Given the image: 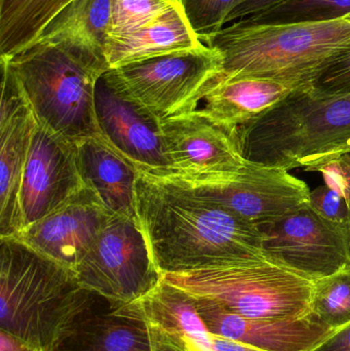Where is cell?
Segmentation results:
<instances>
[{
	"mask_svg": "<svg viewBox=\"0 0 350 351\" xmlns=\"http://www.w3.org/2000/svg\"><path fill=\"white\" fill-rule=\"evenodd\" d=\"M136 206L162 274L266 255L256 225L190 190L140 171Z\"/></svg>",
	"mask_w": 350,
	"mask_h": 351,
	"instance_id": "6da1fadb",
	"label": "cell"
},
{
	"mask_svg": "<svg viewBox=\"0 0 350 351\" xmlns=\"http://www.w3.org/2000/svg\"><path fill=\"white\" fill-rule=\"evenodd\" d=\"M349 43L347 20L267 26L238 21L205 40L222 57V72L214 84L258 77L299 86L312 84Z\"/></svg>",
	"mask_w": 350,
	"mask_h": 351,
	"instance_id": "7a4b0ae2",
	"label": "cell"
},
{
	"mask_svg": "<svg viewBox=\"0 0 350 351\" xmlns=\"http://www.w3.org/2000/svg\"><path fill=\"white\" fill-rule=\"evenodd\" d=\"M6 59L39 125L74 142L100 136L95 94L107 62L39 40Z\"/></svg>",
	"mask_w": 350,
	"mask_h": 351,
	"instance_id": "3957f363",
	"label": "cell"
},
{
	"mask_svg": "<svg viewBox=\"0 0 350 351\" xmlns=\"http://www.w3.org/2000/svg\"><path fill=\"white\" fill-rule=\"evenodd\" d=\"M242 156L291 171L305 160L350 144V94L300 86L234 136Z\"/></svg>",
	"mask_w": 350,
	"mask_h": 351,
	"instance_id": "277c9868",
	"label": "cell"
},
{
	"mask_svg": "<svg viewBox=\"0 0 350 351\" xmlns=\"http://www.w3.org/2000/svg\"><path fill=\"white\" fill-rule=\"evenodd\" d=\"M0 330L47 350L84 293L73 270L14 237H2Z\"/></svg>",
	"mask_w": 350,
	"mask_h": 351,
	"instance_id": "5b68a950",
	"label": "cell"
},
{
	"mask_svg": "<svg viewBox=\"0 0 350 351\" xmlns=\"http://www.w3.org/2000/svg\"><path fill=\"white\" fill-rule=\"evenodd\" d=\"M164 280L242 317L263 319H299L310 315L314 284L267 254L192 271L164 274Z\"/></svg>",
	"mask_w": 350,
	"mask_h": 351,
	"instance_id": "8992f818",
	"label": "cell"
},
{
	"mask_svg": "<svg viewBox=\"0 0 350 351\" xmlns=\"http://www.w3.org/2000/svg\"><path fill=\"white\" fill-rule=\"evenodd\" d=\"M221 72V55L203 43L113 68L104 76L162 123L197 110Z\"/></svg>",
	"mask_w": 350,
	"mask_h": 351,
	"instance_id": "52a82bcc",
	"label": "cell"
},
{
	"mask_svg": "<svg viewBox=\"0 0 350 351\" xmlns=\"http://www.w3.org/2000/svg\"><path fill=\"white\" fill-rule=\"evenodd\" d=\"M150 175L216 202L258 228L310 204L305 182L289 171L250 160L238 173L189 175L164 171Z\"/></svg>",
	"mask_w": 350,
	"mask_h": 351,
	"instance_id": "ba28073f",
	"label": "cell"
},
{
	"mask_svg": "<svg viewBox=\"0 0 350 351\" xmlns=\"http://www.w3.org/2000/svg\"><path fill=\"white\" fill-rule=\"evenodd\" d=\"M80 286L121 302L141 300L164 278L139 219L111 217L74 269Z\"/></svg>",
	"mask_w": 350,
	"mask_h": 351,
	"instance_id": "9c48e42d",
	"label": "cell"
},
{
	"mask_svg": "<svg viewBox=\"0 0 350 351\" xmlns=\"http://www.w3.org/2000/svg\"><path fill=\"white\" fill-rule=\"evenodd\" d=\"M259 229L267 255L314 282L350 267V219L326 218L310 204Z\"/></svg>",
	"mask_w": 350,
	"mask_h": 351,
	"instance_id": "30bf717a",
	"label": "cell"
},
{
	"mask_svg": "<svg viewBox=\"0 0 350 351\" xmlns=\"http://www.w3.org/2000/svg\"><path fill=\"white\" fill-rule=\"evenodd\" d=\"M47 351H152L141 302H121L84 288Z\"/></svg>",
	"mask_w": 350,
	"mask_h": 351,
	"instance_id": "8fae6325",
	"label": "cell"
},
{
	"mask_svg": "<svg viewBox=\"0 0 350 351\" xmlns=\"http://www.w3.org/2000/svg\"><path fill=\"white\" fill-rule=\"evenodd\" d=\"M84 187L76 142L37 123L21 183L23 229L57 210Z\"/></svg>",
	"mask_w": 350,
	"mask_h": 351,
	"instance_id": "7c38bea8",
	"label": "cell"
},
{
	"mask_svg": "<svg viewBox=\"0 0 350 351\" xmlns=\"http://www.w3.org/2000/svg\"><path fill=\"white\" fill-rule=\"evenodd\" d=\"M95 111L101 137L140 172L158 174L172 170L162 123L104 75L97 84Z\"/></svg>",
	"mask_w": 350,
	"mask_h": 351,
	"instance_id": "4fadbf2b",
	"label": "cell"
},
{
	"mask_svg": "<svg viewBox=\"0 0 350 351\" xmlns=\"http://www.w3.org/2000/svg\"><path fill=\"white\" fill-rule=\"evenodd\" d=\"M1 64L0 107V235L14 237L23 229L20 189L31 140L37 125L18 78L8 63Z\"/></svg>",
	"mask_w": 350,
	"mask_h": 351,
	"instance_id": "5bb4252c",
	"label": "cell"
},
{
	"mask_svg": "<svg viewBox=\"0 0 350 351\" xmlns=\"http://www.w3.org/2000/svg\"><path fill=\"white\" fill-rule=\"evenodd\" d=\"M112 216L96 193L84 187L14 239L74 271Z\"/></svg>",
	"mask_w": 350,
	"mask_h": 351,
	"instance_id": "9a60e30c",
	"label": "cell"
},
{
	"mask_svg": "<svg viewBox=\"0 0 350 351\" xmlns=\"http://www.w3.org/2000/svg\"><path fill=\"white\" fill-rule=\"evenodd\" d=\"M166 156L174 172L189 175L238 173L248 160L234 138L199 110L162 121Z\"/></svg>",
	"mask_w": 350,
	"mask_h": 351,
	"instance_id": "2e32d148",
	"label": "cell"
},
{
	"mask_svg": "<svg viewBox=\"0 0 350 351\" xmlns=\"http://www.w3.org/2000/svg\"><path fill=\"white\" fill-rule=\"evenodd\" d=\"M190 296L197 315L210 334L261 350L306 351L333 332L312 313L299 319H250L211 299Z\"/></svg>",
	"mask_w": 350,
	"mask_h": 351,
	"instance_id": "e0dca14e",
	"label": "cell"
},
{
	"mask_svg": "<svg viewBox=\"0 0 350 351\" xmlns=\"http://www.w3.org/2000/svg\"><path fill=\"white\" fill-rule=\"evenodd\" d=\"M298 88L268 78L222 80L212 86L197 110L234 138L238 130L260 119Z\"/></svg>",
	"mask_w": 350,
	"mask_h": 351,
	"instance_id": "ac0fdd59",
	"label": "cell"
},
{
	"mask_svg": "<svg viewBox=\"0 0 350 351\" xmlns=\"http://www.w3.org/2000/svg\"><path fill=\"white\" fill-rule=\"evenodd\" d=\"M78 169L86 187L116 216L138 219L136 181L139 170L101 136L76 142Z\"/></svg>",
	"mask_w": 350,
	"mask_h": 351,
	"instance_id": "d6986e66",
	"label": "cell"
},
{
	"mask_svg": "<svg viewBox=\"0 0 350 351\" xmlns=\"http://www.w3.org/2000/svg\"><path fill=\"white\" fill-rule=\"evenodd\" d=\"M203 45L179 2L140 28L109 36L106 57L113 69L134 62L190 51Z\"/></svg>",
	"mask_w": 350,
	"mask_h": 351,
	"instance_id": "ffe728a7",
	"label": "cell"
},
{
	"mask_svg": "<svg viewBox=\"0 0 350 351\" xmlns=\"http://www.w3.org/2000/svg\"><path fill=\"white\" fill-rule=\"evenodd\" d=\"M148 325L162 332L168 341L184 351H215L211 334L184 291L162 278L160 284L140 300Z\"/></svg>",
	"mask_w": 350,
	"mask_h": 351,
	"instance_id": "44dd1931",
	"label": "cell"
},
{
	"mask_svg": "<svg viewBox=\"0 0 350 351\" xmlns=\"http://www.w3.org/2000/svg\"><path fill=\"white\" fill-rule=\"evenodd\" d=\"M110 24L111 0H73L49 23L36 41L60 43L107 61Z\"/></svg>",
	"mask_w": 350,
	"mask_h": 351,
	"instance_id": "7402d4cb",
	"label": "cell"
},
{
	"mask_svg": "<svg viewBox=\"0 0 350 351\" xmlns=\"http://www.w3.org/2000/svg\"><path fill=\"white\" fill-rule=\"evenodd\" d=\"M73 0H0V57H14L40 36Z\"/></svg>",
	"mask_w": 350,
	"mask_h": 351,
	"instance_id": "603a6c76",
	"label": "cell"
},
{
	"mask_svg": "<svg viewBox=\"0 0 350 351\" xmlns=\"http://www.w3.org/2000/svg\"><path fill=\"white\" fill-rule=\"evenodd\" d=\"M349 16L350 0H285L240 22L254 26L314 24L345 20Z\"/></svg>",
	"mask_w": 350,
	"mask_h": 351,
	"instance_id": "cb8c5ba5",
	"label": "cell"
},
{
	"mask_svg": "<svg viewBox=\"0 0 350 351\" xmlns=\"http://www.w3.org/2000/svg\"><path fill=\"white\" fill-rule=\"evenodd\" d=\"M310 313L332 331L350 324V267L314 282Z\"/></svg>",
	"mask_w": 350,
	"mask_h": 351,
	"instance_id": "d4e9b609",
	"label": "cell"
},
{
	"mask_svg": "<svg viewBox=\"0 0 350 351\" xmlns=\"http://www.w3.org/2000/svg\"><path fill=\"white\" fill-rule=\"evenodd\" d=\"M179 2L180 0H111L108 37L140 28Z\"/></svg>",
	"mask_w": 350,
	"mask_h": 351,
	"instance_id": "484cf974",
	"label": "cell"
},
{
	"mask_svg": "<svg viewBox=\"0 0 350 351\" xmlns=\"http://www.w3.org/2000/svg\"><path fill=\"white\" fill-rule=\"evenodd\" d=\"M245 0H180L185 16L201 41L217 34L230 12Z\"/></svg>",
	"mask_w": 350,
	"mask_h": 351,
	"instance_id": "4316f807",
	"label": "cell"
},
{
	"mask_svg": "<svg viewBox=\"0 0 350 351\" xmlns=\"http://www.w3.org/2000/svg\"><path fill=\"white\" fill-rule=\"evenodd\" d=\"M310 86L322 94H350V43L327 64Z\"/></svg>",
	"mask_w": 350,
	"mask_h": 351,
	"instance_id": "83f0119b",
	"label": "cell"
},
{
	"mask_svg": "<svg viewBox=\"0 0 350 351\" xmlns=\"http://www.w3.org/2000/svg\"><path fill=\"white\" fill-rule=\"evenodd\" d=\"M310 206L323 216L332 220L345 221L350 219V200L347 194L329 184L310 191Z\"/></svg>",
	"mask_w": 350,
	"mask_h": 351,
	"instance_id": "f1b7e54d",
	"label": "cell"
},
{
	"mask_svg": "<svg viewBox=\"0 0 350 351\" xmlns=\"http://www.w3.org/2000/svg\"><path fill=\"white\" fill-rule=\"evenodd\" d=\"M306 351H350V324L331 332L322 341Z\"/></svg>",
	"mask_w": 350,
	"mask_h": 351,
	"instance_id": "f546056e",
	"label": "cell"
},
{
	"mask_svg": "<svg viewBox=\"0 0 350 351\" xmlns=\"http://www.w3.org/2000/svg\"><path fill=\"white\" fill-rule=\"evenodd\" d=\"M283 1L285 0H245L238 8H234L230 12L229 16L226 19V23L232 22L236 19H244L253 16V14L268 10Z\"/></svg>",
	"mask_w": 350,
	"mask_h": 351,
	"instance_id": "4dcf8cb0",
	"label": "cell"
},
{
	"mask_svg": "<svg viewBox=\"0 0 350 351\" xmlns=\"http://www.w3.org/2000/svg\"><path fill=\"white\" fill-rule=\"evenodd\" d=\"M0 351H47L0 330Z\"/></svg>",
	"mask_w": 350,
	"mask_h": 351,
	"instance_id": "1f68e13d",
	"label": "cell"
},
{
	"mask_svg": "<svg viewBox=\"0 0 350 351\" xmlns=\"http://www.w3.org/2000/svg\"><path fill=\"white\" fill-rule=\"evenodd\" d=\"M347 152H350V144L342 146V147L336 148V149L331 150V152L321 154V156L310 158V160H305V162H303L302 167H303L305 171H312V172H314L316 169L325 166V165L330 164L333 160H336V158H338L339 156H342V154H347Z\"/></svg>",
	"mask_w": 350,
	"mask_h": 351,
	"instance_id": "d6a6232c",
	"label": "cell"
},
{
	"mask_svg": "<svg viewBox=\"0 0 350 351\" xmlns=\"http://www.w3.org/2000/svg\"><path fill=\"white\" fill-rule=\"evenodd\" d=\"M212 346L215 351H266L244 343V342L236 341V340L228 339V338L220 337V336L212 335Z\"/></svg>",
	"mask_w": 350,
	"mask_h": 351,
	"instance_id": "836d02e7",
	"label": "cell"
},
{
	"mask_svg": "<svg viewBox=\"0 0 350 351\" xmlns=\"http://www.w3.org/2000/svg\"><path fill=\"white\" fill-rule=\"evenodd\" d=\"M149 330L152 351H184L173 344L172 342L168 341L162 332L150 327V326Z\"/></svg>",
	"mask_w": 350,
	"mask_h": 351,
	"instance_id": "e575fe53",
	"label": "cell"
},
{
	"mask_svg": "<svg viewBox=\"0 0 350 351\" xmlns=\"http://www.w3.org/2000/svg\"><path fill=\"white\" fill-rule=\"evenodd\" d=\"M345 181V193L350 200V152L342 154L336 160H333Z\"/></svg>",
	"mask_w": 350,
	"mask_h": 351,
	"instance_id": "d590c367",
	"label": "cell"
},
{
	"mask_svg": "<svg viewBox=\"0 0 350 351\" xmlns=\"http://www.w3.org/2000/svg\"><path fill=\"white\" fill-rule=\"evenodd\" d=\"M345 20L349 21V22H350V16H347V18L345 19Z\"/></svg>",
	"mask_w": 350,
	"mask_h": 351,
	"instance_id": "8d00e7d4",
	"label": "cell"
}]
</instances>
